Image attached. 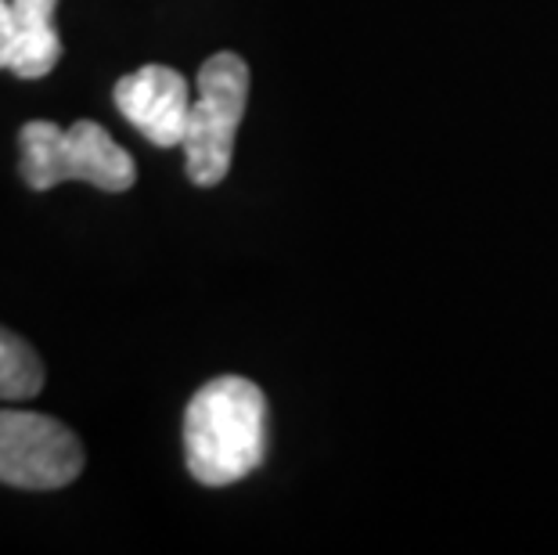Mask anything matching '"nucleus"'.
Instances as JSON below:
<instances>
[{
    "mask_svg": "<svg viewBox=\"0 0 558 555\" xmlns=\"http://www.w3.org/2000/svg\"><path fill=\"white\" fill-rule=\"evenodd\" d=\"M15 55V15H11V0H0V69H11Z\"/></svg>",
    "mask_w": 558,
    "mask_h": 555,
    "instance_id": "obj_8",
    "label": "nucleus"
},
{
    "mask_svg": "<svg viewBox=\"0 0 558 555\" xmlns=\"http://www.w3.org/2000/svg\"><path fill=\"white\" fill-rule=\"evenodd\" d=\"M248 65L234 51L213 55L198 69V98L192 101L184 134L187 177L202 188L220 184L231 170L234 134L245 120Z\"/></svg>",
    "mask_w": 558,
    "mask_h": 555,
    "instance_id": "obj_3",
    "label": "nucleus"
},
{
    "mask_svg": "<svg viewBox=\"0 0 558 555\" xmlns=\"http://www.w3.org/2000/svg\"><path fill=\"white\" fill-rule=\"evenodd\" d=\"M187 472L202 487H231L267 458V397L242 375L198 389L184 415Z\"/></svg>",
    "mask_w": 558,
    "mask_h": 555,
    "instance_id": "obj_1",
    "label": "nucleus"
},
{
    "mask_svg": "<svg viewBox=\"0 0 558 555\" xmlns=\"http://www.w3.org/2000/svg\"><path fill=\"white\" fill-rule=\"evenodd\" d=\"M22 162L19 173L33 192H47L65 181H87L101 192H126L137 181V167L123 145L94 120H80L69 130L47 120H33L19 130Z\"/></svg>",
    "mask_w": 558,
    "mask_h": 555,
    "instance_id": "obj_2",
    "label": "nucleus"
},
{
    "mask_svg": "<svg viewBox=\"0 0 558 555\" xmlns=\"http://www.w3.org/2000/svg\"><path fill=\"white\" fill-rule=\"evenodd\" d=\"M116 109L126 123L141 130L159 148L184 145L187 116H192V91L187 80L170 65H145L123 76L112 91Z\"/></svg>",
    "mask_w": 558,
    "mask_h": 555,
    "instance_id": "obj_5",
    "label": "nucleus"
},
{
    "mask_svg": "<svg viewBox=\"0 0 558 555\" xmlns=\"http://www.w3.org/2000/svg\"><path fill=\"white\" fill-rule=\"evenodd\" d=\"M44 389V361L26 339L0 328V400H29Z\"/></svg>",
    "mask_w": 558,
    "mask_h": 555,
    "instance_id": "obj_7",
    "label": "nucleus"
},
{
    "mask_svg": "<svg viewBox=\"0 0 558 555\" xmlns=\"http://www.w3.org/2000/svg\"><path fill=\"white\" fill-rule=\"evenodd\" d=\"M54 4L58 0H11L15 15V55H11V73L22 80H40L62 58V40L54 29Z\"/></svg>",
    "mask_w": 558,
    "mask_h": 555,
    "instance_id": "obj_6",
    "label": "nucleus"
},
{
    "mask_svg": "<svg viewBox=\"0 0 558 555\" xmlns=\"http://www.w3.org/2000/svg\"><path fill=\"white\" fill-rule=\"evenodd\" d=\"M83 472L80 436L51 415L0 411V483L19 491H58Z\"/></svg>",
    "mask_w": 558,
    "mask_h": 555,
    "instance_id": "obj_4",
    "label": "nucleus"
}]
</instances>
